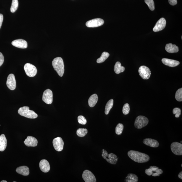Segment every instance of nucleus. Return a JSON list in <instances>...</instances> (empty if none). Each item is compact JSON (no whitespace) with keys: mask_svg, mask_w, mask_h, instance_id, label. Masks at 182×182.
Listing matches in <instances>:
<instances>
[{"mask_svg":"<svg viewBox=\"0 0 182 182\" xmlns=\"http://www.w3.org/2000/svg\"><path fill=\"white\" fill-rule=\"evenodd\" d=\"M128 155L131 159L138 163H144L150 160L149 155L135 150H131L128 151Z\"/></svg>","mask_w":182,"mask_h":182,"instance_id":"obj_1","label":"nucleus"},{"mask_svg":"<svg viewBox=\"0 0 182 182\" xmlns=\"http://www.w3.org/2000/svg\"><path fill=\"white\" fill-rule=\"evenodd\" d=\"M52 66L58 75L62 77L65 71L64 64L62 58L57 57L55 58L52 62Z\"/></svg>","mask_w":182,"mask_h":182,"instance_id":"obj_2","label":"nucleus"},{"mask_svg":"<svg viewBox=\"0 0 182 182\" xmlns=\"http://www.w3.org/2000/svg\"><path fill=\"white\" fill-rule=\"evenodd\" d=\"M18 113L20 115L28 118L35 119L38 115L34 111L30 110L28 107L24 106L19 109Z\"/></svg>","mask_w":182,"mask_h":182,"instance_id":"obj_3","label":"nucleus"},{"mask_svg":"<svg viewBox=\"0 0 182 182\" xmlns=\"http://www.w3.org/2000/svg\"><path fill=\"white\" fill-rule=\"evenodd\" d=\"M102 156L109 163L115 165L117 163L118 158L115 154L111 153L109 154L106 150L103 149L102 150Z\"/></svg>","mask_w":182,"mask_h":182,"instance_id":"obj_4","label":"nucleus"},{"mask_svg":"<svg viewBox=\"0 0 182 182\" xmlns=\"http://www.w3.org/2000/svg\"><path fill=\"white\" fill-rule=\"evenodd\" d=\"M149 122V119L145 116L140 115L136 118L134 125L136 128L140 129L146 126Z\"/></svg>","mask_w":182,"mask_h":182,"instance_id":"obj_5","label":"nucleus"},{"mask_svg":"<svg viewBox=\"0 0 182 182\" xmlns=\"http://www.w3.org/2000/svg\"><path fill=\"white\" fill-rule=\"evenodd\" d=\"M24 70L27 76L31 77L35 76L37 73L36 67L30 63H27L24 65Z\"/></svg>","mask_w":182,"mask_h":182,"instance_id":"obj_6","label":"nucleus"},{"mask_svg":"<svg viewBox=\"0 0 182 182\" xmlns=\"http://www.w3.org/2000/svg\"><path fill=\"white\" fill-rule=\"evenodd\" d=\"M140 76L144 79H149L151 76V72L149 67L144 65L141 66L138 70Z\"/></svg>","mask_w":182,"mask_h":182,"instance_id":"obj_7","label":"nucleus"},{"mask_svg":"<svg viewBox=\"0 0 182 182\" xmlns=\"http://www.w3.org/2000/svg\"><path fill=\"white\" fill-rule=\"evenodd\" d=\"M104 23L103 19L97 18L87 22L86 25L88 28H96L102 25Z\"/></svg>","mask_w":182,"mask_h":182,"instance_id":"obj_8","label":"nucleus"},{"mask_svg":"<svg viewBox=\"0 0 182 182\" xmlns=\"http://www.w3.org/2000/svg\"><path fill=\"white\" fill-rule=\"evenodd\" d=\"M171 151L173 153L178 156L182 155V144L178 142H174L171 145Z\"/></svg>","mask_w":182,"mask_h":182,"instance_id":"obj_9","label":"nucleus"},{"mask_svg":"<svg viewBox=\"0 0 182 182\" xmlns=\"http://www.w3.org/2000/svg\"><path fill=\"white\" fill-rule=\"evenodd\" d=\"M53 93L50 89L46 90L43 94V101L47 104H51L53 102Z\"/></svg>","mask_w":182,"mask_h":182,"instance_id":"obj_10","label":"nucleus"},{"mask_svg":"<svg viewBox=\"0 0 182 182\" xmlns=\"http://www.w3.org/2000/svg\"><path fill=\"white\" fill-rule=\"evenodd\" d=\"M82 178L86 182H96V177L92 172L88 170H85L82 174Z\"/></svg>","mask_w":182,"mask_h":182,"instance_id":"obj_11","label":"nucleus"},{"mask_svg":"<svg viewBox=\"0 0 182 182\" xmlns=\"http://www.w3.org/2000/svg\"><path fill=\"white\" fill-rule=\"evenodd\" d=\"M53 144L57 151H62L64 148V142L61 138L58 137L55 138L53 140Z\"/></svg>","mask_w":182,"mask_h":182,"instance_id":"obj_12","label":"nucleus"},{"mask_svg":"<svg viewBox=\"0 0 182 182\" xmlns=\"http://www.w3.org/2000/svg\"><path fill=\"white\" fill-rule=\"evenodd\" d=\"M7 87L11 90H14L15 89L16 86V81L15 76L13 74H9L7 78Z\"/></svg>","mask_w":182,"mask_h":182,"instance_id":"obj_13","label":"nucleus"},{"mask_svg":"<svg viewBox=\"0 0 182 182\" xmlns=\"http://www.w3.org/2000/svg\"><path fill=\"white\" fill-rule=\"evenodd\" d=\"M166 24V22L165 19L162 18L158 21L153 29V30L154 32H158V31L162 30L165 28Z\"/></svg>","mask_w":182,"mask_h":182,"instance_id":"obj_14","label":"nucleus"},{"mask_svg":"<svg viewBox=\"0 0 182 182\" xmlns=\"http://www.w3.org/2000/svg\"><path fill=\"white\" fill-rule=\"evenodd\" d=\"M12 45L14 46L21 49H25L28 47V43L25 40L19 39L12 41Z\"/></svg>","mask_w":182,"mask_h":182,"instance_id":"obj_15","label":"nucleus"},{"mask_svg":"<svg viewBox=\"0 0 182 182\" xmlns=\"http://www.w3.org/2000/svg\"><path fill=\"white\" fill-rule=\"evenodd\" d=\"M24 144L28 147H36L37 145L38 141L35 137L29 136L24 141Z\"/></svg>","mask_w":182,"mask_h":182,"instance_id":"obj_16","label":"nucleus"},{"mask_svg":"<svg viewBox=\"0 0 182 182\" xmlns=\"http://www.w3.org/2000/svg\"><path fill=\"white\" fill-rule=\"evenodd\" d=\"M39 166L41 170L44 173H47L50 171V165L47 160L44 159L41 160L40 162Z\"/></svg>","mask_w":182,"mask_h":182,"instance_id":"obj_17","label":"nucleus"},{"mask_svg":"<svg viewBox=\"0 0 182 182\" xmlns=\"http://www.w3.org/2000/svg\"><path fill=\"white\" fill-rule=\"evenodd\" d=\"M162 61L165 65L171 67H176L180 64V62L178 61L166 59V58L162 59Z\"/></svg>","mask_w":182,"mask_h":182,"instance_id":"obj_18","label":"nucleus"},{"mask_svg":"<svg viewBox=\"0 0 182 182\" xmlns=\"http://www.w3.org/2000/svg\"><path fill=\"white\" fill-rule=\"evenodd\" d=\"M143 143L146 145L152 147L157 148L158 147L159 144L157 140L150 138H146L143 141Z\"/></svg>","mask_w":182,"mask_h":182,"instance_id":"obj_19","label":"nucleus"},{"mask_svg":"<svg viewBox=\"0 0 182 182\" xmlns=\"http://www.w3.org/2000/svg\"><path fill=\"white\" fill-rule=\"evenodd\" d=\"M16 171L18 174L23 176H28L30 174V170L28 167L26 166L19 167L16 169Z\"/></svg>","mask_w":182,"mask_h":182,"instance_id":"obj_20","label":"nucleus"},{"mask_svg":"<svg viewBox=\"0 0 182 182\" xmlns=\"http://www.w3.org/2000/svg\"><path fill=\"white\" fill-rule=\"evenodd\" d=\"M165 50L167 52L169 53H177L179 51L178 47L175 45L172 44L171 43L166 44Z\"/></svg>","mask_w":182,"mask_h":182,"instance_id":"obj_21","label":"nucleus"},{"mask_svg":"<svg viewBox=\"0 0 182 182\" xmlns=\"http://www.w3.org/2000/svg\"><path fill=\"white\" fill-rule=\"evenodd\" d=\"M7 146V140L5 136L2 134L0 136V151L3 152L5 150Z\"/></svg>","mask_w":182,"mask_h":182,"instance_id":"obj_22","label":"nucleus"},{"mask_svg":"<svg viewBox=\"0 0 182 182\" xmlns=\"http://www.w3.org/2000/svg\"><path fill=\"white\" fill-rule=\"evenodd\" d=\"M98 97L96 94H94L91 95L88 99V105L91 107H94L98 102Z\"/></svg>","mask_w":182,"mask_h":182,"instance_id":"obj_23","label":"nucleus"},{"mask_svg":"<svg viewBox=\"0 0 182 182\" xmlns=\"http://www.w3.org/2000/svg\"><path fill=\"white\" fill-rule=\"evenodd\" d=\"M150 168L152 170V175L153 176H159L160 174L163 173L162 170L159 169L158 167L156 166H150Z\"/></svg>","mask_w":182,"mask_h":182,"instance_id":"obj_24","label":"nucleus"},{"mask_svg":"<svg viewBox=\"0 0 182 182\" xmlns=\"http://www.w3.org/2000/svg\"><path fill=\"white\" fill-rule=\"evenodd\" d=\"M125 67L121 66L120 62H118L116 63L114 67V71L116 74H119L120 73L125 71Z\"/></svg>","mask_w":182,"mask_h":182,"instance_id":"obj_25","label":"nucleus"},{"mask_svg":"<svg viewBox=\"0 0 182 182\" xmlns=\"http://www.w3.org/2000/svg\"><path fill=\"white\" fill-rule=\"evenodd\" d=\"M125 181L127 182H137L138 181V176L136 175L129 173L126 177Z\"/></svg>","mask_w":182,"mask_h":182,"instance_id":"obj_26","label":"nucleus"},{"mask_svg":"<svg viewBox=\"0 0 182 182\" xmlns=\"http://www.w3.org/2000/svg\"><path fill=\"white\" fill-rule=\"evenodd\" d=\"M109 55H110V54H109L108 53L106 52H103L102 53L100 57L97 59L96 61L97 62L100 64V63L105 62V60L108 59Z\"/></svg>","mask_w":182,"mask_h":182,"instance_id":"obj_27","label":"nucleus"},{"mask_svg":"<svg viewBox=\"0 0 182 182\" xmlns=\"http://www.w3.org/2000/svg\"><path fill=\"white\" fill-rule=\"evenodd\" d=\"M113 99H111L107 103L105 106V115H108L111 109L112 108L113 105Z\"/></svg>","mask_w":182,"mask_h":182,"instance_id":"obj_28","label":"nucleus"},{"mask_svg":"<svg viewBox=\"0 0 182 182\" xmlns=\"http://www.w3.org/2000/svg\"><path fill=\"white\" fill-rule=\"evenodd\" d=\"M88 133V131L86 128H79L77 131V134L78 136L83 137L86 136Z\"/></svg>","mask_w":182,"mask_h":182,"instance_id":"obj_29","label":"nucleus"},{"mask_svg":"<svg viewBox=\"0 0 182 182\" xmlns=\"http://www.w3.org/2000/svg\"><path fill=\"white\" fill-rule=\"evenodd\" d=\"M18 7V0H12V6L10 9L11 12L12 13H14L17 9Z\"/></svg>","mask_w":182,"mask_h":182,"instance_id":"obj_30","label":"nucleus"},{"mask_svg":"<svg viewBox=\"0 0 182 182\" xmlns=\"http://www.w3.org/2000/svg\"><path fill=\"white\" fill-rule=\"evenodd\" d=\"M124 128V126L122 123H118L115 128V133L117 135L122 134Z\"/></svg>","mask_w":182,"mask_h":182,"instance_id":"obj_31","label":"nucleus"},{"mask_svg":"<svg viewBox=\"0 0 182 182\" xmlns=\"http://www.w3.org/2000/svg\"><path fill=\"white\" fill-rule=\"evenodd\" d=\"M175 98L176 100L178 102L182 101V88H179L176 92Z\"/></svg>","mask_w":182,"mask_h":182,"instance_id":"obj_32","label":"nucleus"},{"mask_svg":"<svg viewBox=\"0 0 182 182\" xmlns=\"http://www.w3.org/2000/svg\"><path fill=\"white\" fill-rule=\"evenodd\" d=\"M145 2L147 5L150 10L152 11L154 10V4L153 0H145Z\"/></svg>","mask_w":182,"mask_h":182,"instance_id":"obj_33","label":"nucleus"},{"mask_svg":"<svg viewBox=\"0 0 182 182\" xmlns=\"http://www.w3.org/2000/svg\"><path fill=\"white\" fill-rule=\"evenodd\" d=\"M130 111V107L129 104L126 103L124 105L123 109V112L125 115H127L129 113Z\"/></svg>","mask_w":182,"mask_h":182,"instance_id":"obj_34","label":"nucleus"},{"mask_svg":"<svg viewBox=\"0 0 182 182\" xmlns=\"http://www.w3.org/2000/svg\"><path fill=\"white\" fill-rule=\"evenodd\" d=\"M78 121L79 123L82 125H86L87 123L86 118L82 115H80L78 117Z\"/></svg>","mask_w":182,"mask_h":182,"instance_id":"obj_35","label":"nucleus"},{"mask_svg":"<svg viewBox=\"0 0 182 182\" xmlns=\"http://www.w3.org/2000/svg\"><path fill=\"white\" fill-rule=\"evenodd\" d=\"M173 113L174 115H175V117L178 118L181 115V109L178 108H174L173 110Z\"/></svg>","mask_w":182,"mask_h":182,"instance_id":"obj_36","label":"nucleus"},{"mask_svg":"<svg viewBox=\"0 0 182 182\" xmlns=\"http://www.w3.org/2000/svg\"><path fill=\"white\" fill-rule=\"evenodd\" d=\"M4 57L2 53L0 52V67L1 66L4 62Z\"/></svg>","mask_w":182,"mask_h":182,"instance_id":"obj_37","label":"nucleus"},{"mask_svg":"<svg viewBox=\"0 0 182 182\" xmlns=\"http://www.w3.org/2000/svg\"><path fill=\"white\" fill-rule=\"evenodd\" d=\"M169 3L172 6L175 5L178 3L177 0H168Z\"/></svg>","mask_w":182,"mask_h":182,"instance_id":"obj_38","label":"nucleus"},{"mask_svg":"<svg viewBox=\"0 0 182 182\" xmlns=\"http://www.w3.org/2000/svg\"><path fill=\"white\" fill-rule=\"evenodd\" d=\"M3 15H2V14H0V29L1 28L2 23L3 22Z\"/></svg>","mask_w":182,"mask_h":182,"instance_id":"obj_39","label":"nucleus"},{"mask_svg":"<svg viewBox=\"0 0 182 182\" xmlns=\"http://www.w3.org/2000/svg\"><path fill=\"white\" fill-rule=\"evenodd\" d=\"M178 177L179 178L182 179V171H181L180 173H179L178 175Z\"/></svg>","mask_w":182,"mask_h":182,"instance_id":"obj_40","label":"nucleus"},{"mask_svg":"<svg viewBox=\"0 0 182 182\" xmlns=\"http://www.w3.org/2000/svg\"><path fill=\"white\" fill-rule=\"evenodd\" d=\"M7 181H1V182H7Z\"/></svg>","mask_w":182,"mask_h":182,"instance_id":"obj_41","label":"nucleus"},{"mask_svg":"<svg viewBox=\"0 0 182 182\" xmlns=\"http://www.w3.org/2000/svg\"><path fill=\"white\" fill-rule=\"evenodd\" d=\"M182 141H181V144H182Z\"/></svg>","mask_w":182,"mask_h":182,"instance_id":"obj_42","label":"nucleus"},{"mask_svg":"<svg viewBox=\"0 0 182 182\" xmlns=\"http://www.w3.org/2000/svg\"><path fill=\"white\" fill-rule=\"evenodd\" d=\"M181 166L182 167V164L181 165Z\"/></svg>","mask_w":182,"mask_h":182,"instance_id":"obj_43","label":"nucleus"}]
</instances>
